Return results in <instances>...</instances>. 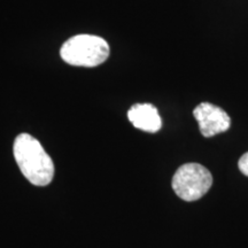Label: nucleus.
<instances>
[{
  "mask_svg": "<svg viewBox=\"0 0 248 248\" xmlns=\"http://www.w3.org/2000/svg\"><path fill=\"white\" fill-rule=\"evenodd\" d=\"M13 153L22 175L32 185L46 186L54 177V164L42 144L29 133L15 138Z\"/></svg>",
  "mask_w": 248,
  "mask_h": 248,
  "instance_id": "1",
  "label": "nucleus"
},
{
  "mask_svg": "<svg viewBox=\"0 0 248 248\" xmlns=\"http://www.w3.org/2000/svg\"><path fill=\"white\" fill-rule=\"evenodd\" d=\"M64 62L76 67H97L109 57V45L93 35H77L68 39L60 49Z\"/></svg>",
  "mask_w": 248,
  "mask_h": 248,
  "instance_id": "2",
  "label": "nucleus"
},
{
  "mask_svg": "<svg viewBox=\"0 0 248 248\" xmlns=\"http://www.w3.org/2000/svg\"><path fill=\"white\" fill-rule=\"evenodd\" d=\"M175 193L184 201H197L210 190L213 176L199 163H186L179 167L172 178Z\"/></svg>",
  "mask_w": 248,
  "mask_h": 248,
  "instance_id": "3",
  "label": "nucleus"
},
{
  "mask_svg": "<svg viewBox=\"0 0 248 248\" xmlns=\"http://www.w3.org/2000/svg\"><path fill=\"white\" fill-rule=\"evenodd\" d=\"M193 115L199 123L201 135L206 138L228 131L231 126V120L228 113L221 107H217L209 102L198 105L194 108Z\"/></svg>",
  "mask_w": 248,
  "mask_h": 248,
  "instance_id": "4",
  "label": "nucleus"
},
{
  "mask_svg": "<svg viewBox=\"0 0 248 248\" xmlns=\"http://www.w3.org/2000/svg\"><path fill=\"white\" fill-rule=\"evenodd\" d=\"M128 119L135 128L145 132L155 133L162 128V120L159 111L151 104L133 105L128 111Z\"/></svg>",
  "mask_w": 248,
  "mask_h": 248,
  "instance_id": "5",
  "label": "nucleus"
},
{
  "mask_svg": "<svg viewBox=\"0 0 248 248\" xmlns=\"http://www.w3.org/2000/svg\"><path fill=\"white\" fill-rule=\"evenodd\" d=\"M238 167H239L240 171L248 177V152L240 157L239 162H238Z\"/></svg>",
  "mask_w": 248,
  "mask_h": 248,
  "instance_id": "6",
  "label": "nucleus"
}]
</instances>
